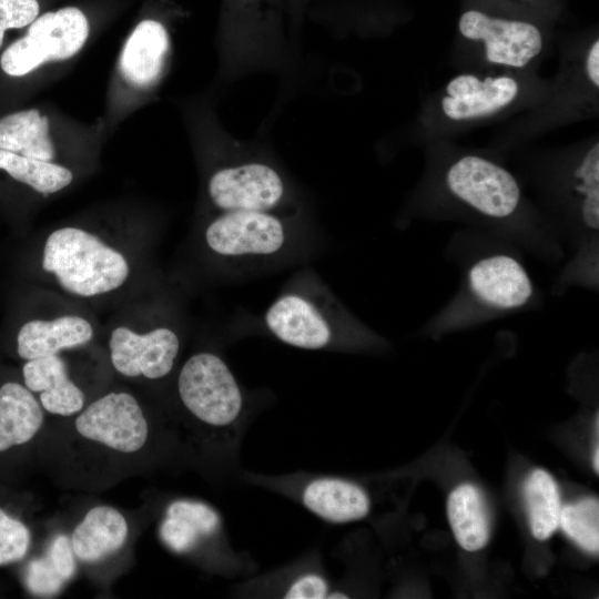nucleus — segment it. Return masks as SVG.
I'll return each instance as SVG.
<instances>
[{"mask_svg": "<svg viewBox=\"0 0 599 599\" xmlns=\"http://www.w3.org/2000/svg\"><path fill=\"white\" fill-rule=\"evenodd\" d=\"M264 325L280 342L307 351L342 346L352 328H361L332 294L312 281L295 282L281 292L266 308Z\"/></svg>", "mask_w": 599, "mask_h": 599, "instance_id": "nucleus-1", "label": "nucleus"}, {"mask_svg": "<svg viewBox=\"0 0 599 599\" xmlns=\"http://www.w3.org/2000/svg\"><path fill=\"white\" fill-rule=\"evenodd\" d=\"M176 388L184 409L236 449L248 407L244 390L226 362L212 352L191 355L179 372Z\"/></svg>", "mask_w": 599, "mask_h": 599, "instance_id": "nucleus-2", "label": "nucleus"}, {"mask_svg": "<svg viewBox=\"0 0 599 599\" xmlns=\"http://www.w3.org/2000/svg\"><path fill=\"white\" fill-rule=\"evenodd\" d=\"M42 268L63 291L93 297L121 287L130 274L123 254L79 227H61L45 240Z\"/></svg>", "mask_w": 599, "mask_h": 599, "instance_id": "nucleus-3", "label": "nucleus"}, {"mask_svg": "<svg viewBox=\"0 0 599 599\" xmlns=\"http://www.w3.org/2000/svg\"><path fill=\"white\" fill-rule=\"evenodd\" d=\"M534 294V283L518 258L507 253L483 255L467 268L463 292L443 314L440 325L453 328L478 316L515 311Z\"/></svg>", "mask_w": 599, "mask_h": 599, "instance_id": "nucleus-4", "label": "nucleus"}, {"mask_svg": "<svg viewBox=\"0 0 599 599\" xmlns=\"http://www.w3.org/2000/svg\"><path fill=\"white\" fill-rule=\"evenodd\" d=\"M207 248L235 263L270 261L284 254L294 241L286 216L274 212H222L204 231Z\"/></svg>", "mask_w": 599, "mask_h": 599, "instance_id": "nucleus-5", "label": "nucleus"}, {"mask_svg": "<svg viewBox=\"0 0 599 599\" xmlns=\"http://www.w3.org/2000/svg\"><path fill=\"white\" fill-rule=\"evenodd\" d=\"M445 187L460 204L493 221L512 220L520 211L522 193L510 171L495 161L465 154L446 169Z\"/></svg>", "mask_w": 599, "mask_h": 599, "instance_id": "nucleus-6", "label": "nucleus"}, {"mask_svg": "<svg viewBox=\"0 0 599 599\" xmlns=\"http://www.w3.org/2000/svg\"><path fill=\"white\" fill-rule=\"evenodd\" d=\"M89 35L84 13L75 7L45 12L37 18L24 37L11 43L1 55L2 70L22 77L48 61H62L77 54Z\"/></svg>", "mask_w": 599, "mask_h": 599, "instance_id": "nucleus-7", "label": "nucleus"}, {"mask_svg": "<svg viewBox=\"0 0 599 599\" xmlns=\"http://www.w3.org/2000/svg\"><path fill=\"white\" fill-rule=\"evenodd\" d=\"M254 483L277 490L331 524L365 518L370 510L367 493L352 480L328 475L294 474L282 477L252 475Z\"/></svg>", "mask_w": 599, "mask_h": 599, "instance_id": "nucleus-8", "label": "nucleus"}, {"mask_svg": "<svg viewBox=\"0 0 599 599\" xmlns=\"http://www.w3.org/2000/svg\"><path fill=\"white\" fill-rule=\"evenodd\" d=\"M459 33L479 43L487 62L511 69H524L544 49L541 30L532 22L493 16L469 9L458 20Z\"/></svg>", "mask_w": 599, "mask_h": 599, "instance_id": "nucleus-9", "label": "nucleus"}, {"mask_svg": "<svg viewBox=\"0 0 599 599\" xmlns=\"http://www.w3.org/2000/svg\"><path fill=\"white\" fill-rule=\"evenodd\" d=\"M212 204L222 212L282 213L286 185L281 174L261 162H244L216 170L207 182Z\"/></svg>", "mask_w": 599, "mask_h": 599, "instance_id": "nucleus-10", "label": "nucleus"}, {"mask_svg": "<svg viewBox=\"0 0 599 599\" xmlns=\"http://www.w3.org/2000/svg\"><path fill=\"white\" fill-rule=\"evenodd\" d=\"M74 426L82 437L124 454L139 451L149 437L140 404L124 392L108 393L91 403L80 412Z\"/></svg>", "mask_w": 599, "mask_h": 599, "instance_id": "nucleus-11", "label": "nucleus"}, {"mask_svg": "<svg viewBox=\"0 0 599 599\" xmlns=\"http://www.w3.org/2000/svg\"><path fill=\"white\" fill-rule=\"evenodd\" d=\"M181 342L170 327L159 326L136 333L119 326L110 335V358L115 370L125 377L160 379L167 376L180 353Z\"/></svg>", "mask_w": 599, "mask_h": 599, "instance_id": "nucleus-12", "label": "nucleus"}, {"mask_svg": "<svg viewBox=\"0 0 599 599\" xmlns=\"http://www.w3.org/2000/svg\"><path fill=\"white\" fill-rule=\"evenodd\" d=\"M519 91L518 81L507 74L460 73L446 84L440 109L451 121L483 119L511 105Z\"/></svg>", "mask_w": 599, "mask_h": 599, "instance_id": "nucleus-13", "label": "nucleus"}, {"mask_svg": "<svg viewBox=\"0 0 599 599\" xmlns=\"http://www.w3.org/2000/svg\"><path fill=\"white\" fill-rule=\"evenodd\" d=\"M163 544L173 552L187 555L223 537V521L212 506L193 499L169 504L160 524Z\"/></svg>", "mask_w": 599, "mask_h": 599, "instance_id": "nucleus-14", "label": "nucleus"}, {"mask_svg": "<svg viewBox=\"0 0 599 599\" xmlns=\"http://www.w3.org/2000/svg\"><path fill=\"white\" fill-rule=\"evenodd\" d=\"M22 374L26 387L40 393V404L50 414L67 417L83 409L84 394L58 354L27 361Z\"/></svg>", "mask_w": 599, "mask_h": 599, "instance_id": "nucleus-15", "label": "nucleus"}, {"mask_svg": "<svg viewBox=\"0 0 599 599\" xmlns=\"http://www.w3.org/2000/svg\"><path fill=\"white\" fill-rule=\"evenodd\" d=\"M93 334L91 323L79 315L31 319L18 332L17 351L26 361L55 355L85 345Z\"/></svg>", "mask_w": 599, "mask_h": 599, "instance_id": "nucleus-16", "label": "nucleus"}, {"mask_svg": "<svg viewBox=\"0 0 599 599\" xmlns=\"http://www.w3.org/2000/svg\"><path fill=\"white\" fill-rule=\"evenodd\" d=\"M169 35L162 23L143 20L128 38L121 57L120 69L132 85L145 88L160 75L166 52Z\"/></svg>", "mask_w": 599, "mask_h": 599, "instance_id": "nucleus-17", "label": "nucleus"}, {"mask_svg": "<svg viewBox=\"0 0 599 599\" xmlns=\"http://www.w3.org/2000/svg\"><path fill=\"white\" fill-rule=\"evenodd\" d=\"M129 534L124 516L111 506L92 507L74 528L71 546L84 562L103 560L122 548Z\"/></svg>", "mask_w": 599, "mask_h": 599, "instance_id": "nucleus-18", "label": "nucleus"}, {"mask_svg": "<svg viewBox=\"0 0 599 599\" xmlns=\"http://www.w3.org/2000/svg\"><path fill=\"white\" fill-rule=\"evenodd\" d=\"M43 419L41 404L26 386L8 382L0 387V451L31 440Z\"/></svg>", "mask_w": 599, "mask_h": 599, "instance_id": "nucleus-19", "label": "nucleus"}, {"mask_svg": "<svg viewBox=\"0 0 599 599\" xmlns=\"http://www.w3.org/2000/svg\"><path fill=\"white\" fill-rule=\"evenodd\" d=\"M0 149L20 155L51 161L54 146L49 134L48 118L30 109L0 119Z\"/></svg>", "mask_w": 599, "mask_h": 599, "instance_id": "nucleus-20", "label": "nucleus"}, {"mask_svg": "<svg viewBox=\"0 0 599 599\" xmlns=\"http://www.w3.org/2000/svg\"><path fill=\"white\" fill-rule=\"evenodd\" d=\"M447 514L458 544L466 550L481 549L489 538L486 505L480 491L470 484L454 489L447 501Z\"/></svg>", "mask_w": 599, "mask_h": 599, "instance_id": "nucleus-21", "label": "nucleus"}, {"mask_svg": "<svg viewBox=\"0 0 599 599\" xmlns=\"http://www.w3.org/2000/svg\"><path fill=\"white\" fill-rule=\"evenodd\" d=\"M525 499L532 535L539 540L548 539L559 527L562 508L555 479L536 469L526 480Z\"/></svg>", "mask_w": 599, "mask_h": 599, "instance_id": "nucleus-22", "label": "nucleus"}, {"mask_svg": "<svg viewBox=\"0 0 599 599\" xmlns=\"http://www.w3.org/2000/svg\"><path fill=\"white\" fill-rule=\"evenodd\" d=\"M0 170L44 195L67 187L73 179L64 166L0 149Z\"/></svg>", "mask_w": 599, "mask_h": 599, "instance_id": "nucleus-23", "label": "nucleus"}, {"mask_svg": "<svg viewBox=\"0 0 599 599\" xmlns=\"http://www.w3.org/2000/svg\"><path fill=\"white\" fill-rule=\"evenodd\" d=\"M571 190L577 199L582 226L597 234L599 229V144L596 141L571 172Z\"/></svg>", "mask_w": 599, "mask_h": 599, "instance_id": "nucleus-24", "label": "nucleus"}, {"mask_svg": "<svg viewBox=\"0 0 599 599\" xmlns=\"http://www.w3.org/2000/svg\"><path fill=\"white\" fill-rule=\"evenodd\" d=\"M559 526L582 549L598 552L599 504L597 499L588 498L561 508Z\"/></svg>", "mask_w": 599, "mask_h": 599, "instance_id": "nucleus-25", "label": "nucleus"}, {"mask_svg": "<svg viewBox=\"0 0 599 599\" xmlns=\"http://www.w3.org/2000/svg\"><path fill=\"white\" fill-rule=\"evenodd\" d=\"M30 531L0 508V566L21 560L30 546Z\"/></svg>", "mask_w": 599, "mask_h": 599, "instance_id": "nucleus-26", "label": "nucleus"}, {"mask_svg": "<svg viewBox=\"0 0 599 599\" xmlns=\"http://www.w3.org/2000/svg\"><path fill=\"white\" fill-rule=\"evenodd\" d=\"M280 593L285 599H325L329 598L332 587L322 570L303 568L286 580Z\"/></svg>", "mask_w": 599, "mask_h": 599, "instance_id": "nucleus-27", "label": "nucleus"}, {"mask_svg": "<svg viewBox=\"0 0 599 599\" xmlns=\"http://www.w3.org/2000/svg\"><path fill=\"white\" fill-rule=\"evenodd\" d=\"M39 14L37 0H0V47L4 31L32 23Z\"/></svg>", "mask_w": 599, "mask_h": 599, "instance_id": "nucleus-28", "label": "nucleus"}, {"mask_svg": "<svg viewBox=\"0 0 599 599\" xmlns=\"http://www.w3.org/2000/svg\"><path fill=\"white\" fill-rule=\"evenodd\" d=\"M26 582L32 593L44 596L57 593L64 580L59 576L48 557H43L30 561Z\"/></svg>", "mask_w": 599, "mask_h": 599, "instance_id": "nucleus-29", "label": "nucleus"}, {"mask_svg": "<svg viewBox=\"0 0 599 599\" xmlns=\"http://www.w3.org/2000/svg\"><path fill=\"white\" fill-rule=\"evenodd\" d=\"M73 556L71 541L67 536L59 535L53 539L47 557L64 581L74 576L75 561Z\"/></svg>", "mask_w": 599, "mask_h": 599, "instance_id": "nucleus-30", "label": "nucleus"}, {"mask_svg": "<svg viewBox=\"0 0 599 599\" xmlns=\"http://www.w3.org/2000/svg\"><path fill=\"white\" fill-rule=\"evenodd\" d=\"M585 75L590 85L598 90L599 87V41H592L583 60Z\"/></svg>", "mask_w": 599, "mask_h": 599, "instance_id": "nucleus-31", "label": "nucleus"}, {"mask_svg": "<svg viewBox=\"0 0 599 599\" xmlns=\"http://www.w3.org/2000/svg\"><path fill=\"white\" fill-rule=\"evenodd\" d=\"M593 468H595L596 473L598 474L599 473V449H598V446H596L595 451H593Z\"/></svg>", "mask_w": 599, "mask_h": 599, "instance_id": "nucleus-32", "label": "nucleus"}]
</instances>
